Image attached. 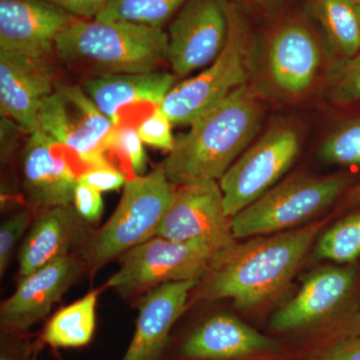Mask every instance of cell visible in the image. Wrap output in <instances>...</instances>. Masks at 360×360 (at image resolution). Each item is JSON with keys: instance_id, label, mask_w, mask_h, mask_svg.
Masks as SVG:
<instances>
[{"instance_id": "52a82bcc", "label": "cell", "mask_w": 360, "mask_h": 360, "mask_svg": "<svg viewBox=\"0 0 360 360\" xmlns=\"http://www.w3.org/2000/svg\"><path fill=\"white\" fill-rule=\"evenodd\" d=\"M300 148L302 134L288 122L276 123L250 144L219 181L227 217L231 219L276 186Z\"/></svg>"}, {"instance_id": "8992f818", "label": "cell", "mask_w": 360, "mask_h": 360, "mask_svg": "<svg viewBox=\"0 0 360 360\" xmlns=\"http://www.w3.org/2000/svg\"><path fill=\"white\" fill-rule=\"evenodd\" d=\"M348 184L349 179L340 175L285 180L232 217V233L238 240L290 231L333 205Z\"/></svg>"}, {"instance_id": "4fadbf2b", "label": "cell", "mask_w": 360, "mask_h": 360, "mask_svg": "<svg viewBox=\"0 0 360 360\" xmlns=\"http://www.w3.org/2000/svg\"><path fill=\"white\" fill-rule=\"evenodd\" d=\"M356 276L357 269L352 264L316 270L303 281L295 297L272 315L270 328L290 333L333 319L347 309L354 295Z\"/></svg>"}, {"instance_id": "cb8c5ba5", "label": "cell", "mask_w": 360, "mask_h": 360, "mask_svg": "<svg viewBox=\"0 0 360 360\" xmlns=\"http://www.w3.org/2000/svg\"><path fill=\"white\" fill-rule=\"evenodd\" d=\"M188 0H111L94 20L162 27Z\"/></svg>"}, {"instance_id": "277c9868", "label": "cell", "mask_w": 360, "mask_h": 360, "mask_svg": "<svg viewBox=\"0 0 360 360\" xmlns=\"http://www.w3.org/2000/svg\"><path fill=\"white\" fill-rule=\"evenodd\" d=\"M229 33L224 51L205 70L175 85L160 108L174 125L191 124L239 87L250 75L255 37L245 8L227 0Z\"/></svg>"}, {"instance_id": "83f0119b", "label": "cell", "mask_w": 360, "mask_h": 360, "mask_svg": "<svg viewBox=\"0 0 360 360\" xmlns=\"http://www.w3.org/2000/svg\"><path fill=\"white\" fill-rule=\"evenodd\" d=\"M143 144L137 127L132 124L115 125L106 139L108 151L115 150L120 153L129 161L136 176H141L144 174L148 162Z\"/></svg>"}, {"instance_id": "d590c367", "label": "cell", "mask_w": 360, "mask_h": 360, "mask_svg": "<svg viewBox=\"0 0 360 360\" xmlns=\"http://www.w3.org/2000/svg\"><path fill=\"white\" fill-rule=\"evenodd\" d=\"M345 202L349 206L360 205V182L348 191Z\"/></svg>"}, {"instance_id": "ba28073f", "label": "cell", "mask_w": 360, "mask_h": 360, "mask_svg": "<svg viewBox=\"0 0 360 360\" xmlns=\"http://www.w3.org/2000/svg\"><path fill=\"white\" fill-rule=\"evenodd\" d=\"M217 253L201 241L155 236L122 255L108 286L127 296L172 281H200Z\"/></svg>"}, {"instance_id": "4dcf8cb0", "label": "cell", "mask_w": 360, "mask_h": 360, "mask_svg": "<svg viewBox=\"0 0 360 360\" xmlns=\"http://www.w3.org/2000/svg\"><path fill=\"white\" fill-rule=\"evenodd\" d=\"M78 182L103 193L117 191L127 181L122 172L110 165L87 168L78 175Z\"/></svg>"}, {"instance_id": "f546056e", "label": "cell", "mask_w": 360, "mask_h": 360, "mask_svg": "<svg viewBox=\"0 0 360 360\" xmlns=\"http://www.w3.org/2000/svg\"><path fill=\"white\" fill-rule=\"evenodd\" d=\"M32 224L28 210H20L4 220L0 226V274H6L14 250Z\"/></svg>"}, {"instance_id": "30bf717a", "label": "cell", "mask_w": 360, "mask_h": 360, "mask_svg": "<svg viewBox=\"0 0 360 360\" xmlns=\"http://www.w3.org/2000/svg\"><path fill=\"white\" fill-rule=\"evenodd\" d=\"M227 0H188L168 30V61L176 77L212 65L229 33Z\"/></svg>"}, {"instance_id": "9a60e30c", "label": "cell", "mask_w": 360, "mask_h": 360, "mask_svg": "<svg viewBox=\"0 0 360 360\" xmlns=\"http://www.w3.org/2000/svg\"><path fill=\"white\" fill-rule=\"evenodd\" d=\"M56 87L49 60L0 51V108L21 130L37 131L40 105Z\"/></svg>"}, {"instance_id": "d4e9b609", "label": "cell", "mask_w": 360, "mask_h": 360, "mask_svg": "<svg viewBox=\"0 0 360 360\" xmlns=\"http://www.w3.org/2000/svg\"><path fill=\"white\" fill-rule=\"evenodd\" d=\"M321 259L338 264H354L360 257V212L348 215L328 229L315 250Z\"/></svg>"}, {"instance_id": "7a4b0ae2", "label": "cell", "mask_w": 360, "mask_h": 360, "mask_svg": "<svg viewBox=\"0 0 360 360\" xmlns=\"http://www.w3.org/2000/svg\"><path fill=\"white\" fill-rule=\"evenodd\" d=\"M262 116V104L253 90L248 85L239 87L175 139L161 169L180 186L219 181L257 136Z\"/></svg>"}, {"instance_id": "2e32d148", "label": "cell", "mask_w": 360, "mask_h": 360, "mask_svg": "<svg viewBox=\"0 0 360 360\" xmlns=\"http://www.w3.org/2000/svg\"><path fill=\"white\" fill-rule=\"evenodd\" d=\"M79 264L66 255L21 277L13 295L2 303L1 324L11 331H25L44 319L77 278Z\"/></svg>"}, {"instance_id": "e575fe53", "label": "cell", "mask_w": 360, "mask_h": 360, "mask_svg": "<svg viewBox=\"0 0 360 360\" xmlns=\"http://www.w3.org/2000/svg\"><path fill=\"white\" fill-rule=\"evenodd\" d=\"M243 8H248L262 15H271L278 11L284 0H233Z\"/></svg>"}, {"instance_id": "44dd1931", "label": "cell", "mask_w": 360, "mask_h": 360, "mask_svg": "<svg viewBox=\"0 0 360 360\" xmlns=\"http://www.w3.org/2000/svg\"><path fill=\"white\" fill-rule=\"evenodd\" d=\"M84 219L70 205L47 208L34 220L20 252L21 277L68 255L82 238Z\"/></svg>"}, {"instance_id": "74e56055", "label": "cell", "mask_w": 360, "mask_h": 360, "mask_svg": "<svg viewBox=\"0 0 360 360\" xmlns=\"http://www.w3.org/2000/svg\"><path fill=\"white\" fill-rule=\"evenodd\" d=\"M0 360H13V359H9V357L2 356L1 359H0Z\"/></svg>"}, {"instance_id": "e0dca14e", "label": "cell", "mask_w": 360, "mask_h": 360, "mask_svg": "<svg viewBox=\"0 0 360 360\" xmlns=\"http://www.w3.org/2000/svg\"><path fill=\"white\" fill-rule=\"evenodd\" d=\"M278 343L231 314L213 315L187 336L179 355L187 360H243L272 354Z\"/></svg>"}, {"instance_id": "3957f363", "label": "cell", "mask_w": 360, "mask_h": 360, "mask_svg": "<svg viewBox=\"0 0 360 360\" xmlns=\"http://www.w3.org/2000/svg\"><path fill=\"white\" fill-rule=\"evenodd\" d=\"M56 53L98 77L150 72L168 61V34L127 21L75 20L56 37Z\"/></svg>"}, {"instance_id": "836d02e7", "label": "cell", "mask_w": 360, "mask_h": 360, "mask_svg": "<svg viewBox=\"0 0 360 360\" xmlns=\"http://www.w3.org/2000/svg\"><path fill=\"white\" fill-rule=\"evenodd\" d=\"M321 360H360V335L336 340L323 352Z\"/></svg>"}, {"instance_id": "8d00e7d4", "label": "cell", "mask_w": 360, "mask_h": 360, "mask_svg": "<svg viewBox=\"0 0 360 360\" xmlns=\"http://www.w3.org/2000/svg\"><path fill=\"white\" fill-rule=\"evenodd\" d=\"M355 9H356L357 15L360 20V0H354Z\"/></svg>"}, {"instance_id": "d6986e66", "label": "cell", "mask_w": 360, "mask_h": 360, "mask_svg": "<svg viewBox=\"0 0 360 360\" xmlns=\"http://www.w3.org/2000/svg\"><path fill=\"white\" fill-rule=\"evenodd\" d=\"M22 155L23 186L33 203L45 208L70 205L78 176L60 146L37 129L30 134Z\"/></svg>"}, {"instance_id": "4316f807", "label": "cell", "mask_w": 360, "mask_h": 360, "mask_svg": "<svg viewBox=\"0 0 360 360\" xmlns=\"http://www.w3.org/2000/svg\"><path fill=\"white\" fill-rule=\"evenodd\" d=\"M328 97L336 105L360 103V51L347 58H335L328 71Z\"/></svg>"}, {"instance_id": "484cf974", "label": "cell", "mask_w": 360, "mask_h": 360, "mask_svg": "<svg viewBox=\"0 0 360 360\" xmlns=\"http://www.w3.org/2000/svg\"><path fill=\"white\" fill-rule=\"evenodd\" d=\"M319 155L331 165L360 168V113L345 118L329 132Z\"/></svg>"}, {"instance_id": "7402d4cb", "label": "cell", "mask_w": 360, "mask_h": 360, "mask_svg": "<svg viewBox=\"0 0 360 360\" xmlns=\"http://www.w3.org/2000/svg\"><path fill=\"white\" fill-rule=\"evenodd\" d=\"M335 58L360 51V20L354 0H307Z\"/></svg>"}, {"instance_id": "7c38bea8", "label": "cell", "mask_w": 360, "mask_h": 360, "mask_svg": "<svg viewBox=\"0 0 360 360\" xmlns=\"http://www.w3.org/2000/svg\"><path fill=\"white\" fill-rule=\"evenodd\" d=\"M321 45L309 21L300 15L277 23L267 45V71L284 96L300 97L311 89L321 66Z\"/></svg>"}, {"instance_id": "f1b7e54d", "label": "cell", "mask_w": 360, "mask_h": 360, "mask_svg": "<svg viewBox=\"0 0 360 360\" xmlns=\"http://www.w3.org/2000/svg\"><path fill=\"white\" fill-rule=\"evenodd\" d=\"M172 125L160 106L139 122L137 130L144 144L170 153L175 143Z\"/></svg>"}, {"instance_id": "8fae6325", "label": "cell", "mask_w": 360, "mask_h": 360, "mask_svg": "<svg viewBox=\"0 0 360 360\" xmlns=\"http://www.w3.org/2000/svg\"><path fill=\"white\" fill-rule=\"evenodd\" d=\"M177 241H201L219 251L236 245L231 217L215 180L180 186L165 213L158 236Z\"/></svg>"}, {"instance_id": "d6a6232c", "label": "cell", "mask_w": 360, "mask_h": 360, "mask_svg": "<svg viewBox=\"0 0 360 360\" xmlns=\"http://www.w3.org/2000/svg\"><path fill=\"white\" fill-rule=\"evenodd\" d=\"M66 13L85 20L96 18L111 0H46Z\"/></svg>"}, {"instance_id": "ac0fdd59", "label": "cell", "mask_w": 360, "mask_h": 360, "mask_svg": "<svg viewBox=\"0 0 360 360\" xmlns=\"http://www.w3.org/2000/svg\"><path fill=\"white\" fill-rule=\"evenodd\" d=\"M198 283L186 281L160 284L141 298L134 335L122 360H160L170 330L186 309L189 293Z\"/></svg>"}, {"instance_id": "1f68e13d", "label": "cell", "mask_w": 360, "mask_h": 360, "mask_svg": "<svg viewBox=\"0 0 360 360\" xmlns=\"http://www.w3.org/2000/svg\"><path fill=\"white\" fill-rule=\"evenodd\" d=\"M73 205L82 219L89 222L97 221L104 210L101 193L78 182L73 194Z\"/></svg>"}, {"instance_id": "ffe728a7", "label": "cell", "mask_w": 360, "mask_h": 360, "mask_svg": "<svg viewBox=\"0 0 360 360\" xmlns=\"http://www.w3.org/2000/svg\"><path fill=\"white\" fill-rule=\"evenodd\" d=\"M176 75L167 71L108 75L89 78L85 91L113 125L122 123V112L135 105L160 108L175 86Z\"/></svg>"}, {"instance_id": "5bb4252c", "label": "cell", "mask_w": 360, "mask_h": 360, "mask_svg": "<svg viewBox=\"0 0 360 360\" xmlns=\"http://www.w3.org/2000/svg\"><path fill=\"white\" fill-rule=\"evenodd\" d=\"M75 20L46 0H0V51L49 60L56 37Z\"/></svg>"}, {"instance_id": "9c48e42d", "label": "cell", "mask_w": 360, "mask_h": 360, "mask_svg": "<svg viewBox=\"0 0 360 360\" xmlns=\"http://www.w3.org/2000/svg\"><path fill=\"white\" fill-rule=\"evenodd\" d=\"M39 129L91 167L110 165L106 139L115 125L78 85H59L42 101Z\"/></svg>"}, {"instance_id": "5b68a950", "label": "cell", "mask_w": 360, "mask_h": 360, "mask_svg": "<svg viewBox=\"0 0 360 360\" xmlns=\"http://www.w3.org/2000/svg\"><path fill=\"white\" fill-rule=\"evenodd\" d=\"M160 167L125 184L122 200L103 229L87 246L85 257L103 265L158 236L175 191Z\"/></svg>"}, {"instance_id": "6da1fadb", "label": "cell", "mask_w": 360, "mask_h": 360, "mask_svg": "<svg viewBox=\"0 0 360 360\" xmlns=\"http://www.w3.org/2000/svg\"><path fill=\"white\" fill-rule=\"evenodd\" d=\"M326 222L257 236L219 251L194 288L195 300L229 298L243 309L269 302L290 283Z\"/></svg>"}, {"instance_id": "603a6c76", "label": "cell", "mask_w": 360, "mask_h": 360, "mask_svg": "<svg viewBox=\"0 0 360 360\" xmlns=\"http://www.w3.org/2000/svg\"><path fill=\"white\" fill-rule=\"evenodd\" d=\"M97 296L96 291H91L54 314L45 326L44 342L58 348L80 347L89 343L96 329Z\"/></svg>"}]
</instances>
